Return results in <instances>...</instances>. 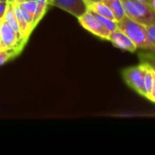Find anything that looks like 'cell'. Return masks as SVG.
Masks as SVG:
<instances>
[{
  "label": "cell",
  "instance_id": "obj_1",
  "mask_svg": "<svg viewBox=\"0 0 155 155\" xmlns=\"http://www.w3.org/2000/svg\"><path fill=\"white\" fill-rule=\"evenodd\" d=\"M125 15L143 25L155 24V13L153 8L139 0H121Z\"/></svg>",
  "mask_w": 155,
  "mask_h": 155
},
{
  "label": "cell",
  "instance_id": "obj_2",
  "mask_svg": "<svg viewBox=\"0 0 155 155\" xmlns=\"http://www.w3.org/2000/svg\"><path fill=\"white\" fill-rule=\"evenodd\" d=\"M117 29L126 34L130 37V39L135 44L137 49H149L145 25L132 20L131 18L125 15L122 20L117 22Z\"/></svg>",
  "mask_w": 155,
  "mask_h": 155
},
{
  "label": "cell",
  "instance_id": "obj_3",
  "mask_svg": "<svg viewBox=\"0 0 155 155\" xmlns=\"http://www.w3.org/2000/svg\"><path fill=\"white\" fill-rule=\"evenodd\" d=\"M122 78L124 83L143 97H146L144 87V64L140 63L138 65L130 66L121 71Z\"/></svg>",
  "mask_w": 155,
  "mask_h": 155
},
{
  "label": "cell",
  "instance_id": "obj_4",
  "mask_svg": "<svg viewBox=\"0 0 155 155\" xmlns=\"http://www.w3.org/2000/svg\"><path fill=\"white\" fill-rule=\"evenodd\" d=\"M77 19L81 26L94 35L101 38L102 40H109L111 32L96 18L92 11L87 10Z\"/></svg>",
  "mask_w": 155,
  "mask_h": 155
},
{
  "label": "cell",
  "instance_id": "obj_5",
  "mask_svg": "<svg viewBox=\"0 0 155 155\" xmlns=\"http://www.w3.org/2000/svg\"><path fill=\"white\" fill-rule=\"evenodd\" d=\"M48 3L73 15L76 18L88 10L85 0H48Z\"/></svg>",
  "mask_w": 155,
  "mask_h": 155
},
{
  "label": "cell",
  "instance_id": "obj_6",
  "mask_svg": "<svg viewBox=\"0 0 155 155\" xmlns=\"http://www.w3.org/2000/svg\"><path fill=\"white\" fill-rule=\"evenodd\" d=\"M0 43L2 48H24V45H22L18 40L15 32L5 21L4 16L0 19Z\"/></svg>",
  "mask_w": 155,
  "mask_h": 155
},
{
  "label": "cell",
  "instance_id": "obj_7",
  "mask_svg": "<svg viewBox=\"0 0 155 155\" xmlns=\"http://www.w3.org/2000/svg\"><path fill=\"white\" fill-rule=\"evenodd\" d=\"M108 41H110L114 47L119 48L121 50L127 51L130 53H134L137 51V46L135 45V44L130 39V37L126 34H124L119 29H116L110 34Z\"/></svg>",
  "mask_w": 155,
  "mask_h": 155
},
{
  "label": "cell",
  "instance_id": "obj_8",
  "mask_svg": "<svg viewBox=\"0 0 155 155\" xmlns=\"http://www.w3.org/2000/svg\"><path fill=\"white\" fill-rule=\"evenodd\" d=\"M13 5V9H14V12H15V17H16V20H17V23H18V25H19V29H20V34H21V37H22V43L24 45H25V43L27 42L31 33L33 32L30 28V26L28 25V24L26 23L24 15H23V13L21 11V7H20V5L17 4V3H12Z\"/></svg>",
  "mask_w": 155,
  "mask_h": 155
},
{
  "label": "cell",
  "instance_id": "obj_9",
  "mask_svg": "<svg viewBox=\"0 0 155 155\" xmlns=\"http://www.w3.org/2000/svg\"><path fill=\"white\" fill-rule=\"evenodd\" d=\"M86 4H87L88 10H90L99 15L104 16L106 18L115 20L114 14L112 13V11L109 9V7L104 2H87Z\"/></svg>",
  "mask_w": 155,
  "mask_h": 155
},
{
  "label": "cell",
  "instance_id": "obj_10",
  "mask_svg": "<svg viewBox=\"0 0 155 155\" xmlns=\"http://www.w3.org/2000/svg\"><path fill=\"white\" fill-rule=\"evenodd\" d=\"M4 17H5V21L11 25V27L15 32V34H16V35L18 37V40L20 42V44L22 45H25L22 43V37H21V34H20V29H19V25H18V23H17V20H16V17H15L14 9H13L12 3H7V6H6L5 13L4 15Z\"/></svg>",
  "mask_w": 155,
  "mask_h": 155
},
{
  "label": "cell",
  "instance_id": "obj_11",
  "mask_svg": "<svg viewBox=\"0 0 155 155\" xmlns=\"http://www.w3.org/2000/svg\"><path fill=\"white\" fill-rule=\"evenodd\" d=\"M102 2H104L109 7L117 22L122 20L125 16L124 5L121 0H103Z\"/></svg>",
  "mask_w": 155,
  "mask_h": 155
},
{
  "label": "cell",
  "instance_id": "obj_12",
  "mask_svg": "<svg viewBox=\"0 0 155 155\" xmlns=\"http://www.w3.org/2000/svg\"><path fill=\"white\" fill-rule=\"evenodd\" d=\"M23 49L20 47L15 48H3L0 50V66L5 64L10 59L15 57Z\"/></svg>",
  "mask_w": 155,
  "mask_h": 155
},
{
  "label": "cell",
  "instance_id": "obj_13",
  "mask_svg": "<svg viewBox=\"0 0 155 155\" xmlns=\"http://www.w3.org/2000/svg\"><path fill=\"white\" fill-rule=\"evenodd\" d=\"M144 87L146 92V97L150 94L152 88H153V68L148 65L147 64H144Z\"/></svg>",
  "mask_w": 155,
  "mask_h": 155
},
{
  "label": "cell",
  "instance_id": "obj_14",
  "mask_svg": "<svg viewBox=\"0 0 155 155\" xmlns=\"http://www.w3.org/2000/svg\"><path fill=\"white\" fill-rule=\"evenodd\" d=\"M138 56L141 63L147 64L153 70H155V52L149 50H142L139 53Z\"/></svg>",
  "mask_w": 155,
  "mask_h": 155
},
{
  "label": "cell",
  "instance_id": "obj_15",
  "mask_svg": "<svg viewBox=\"0 0 155 155\" xmlns=\"http://www.w3.org/2000/svg\"><path fill=\"white\" fill-rule=\"evenodd\" d=\"M36 3H37V12H36V15L35 17L34 25H33L34 29L35 28L37 24L40 22V20L44 17L45 14L46 13L48 5H49L48 0H38Z\"/></svg>",
  "mask_w": 155,
  "mask_h": 155
},
{
  "label": "cell",
  "instance_id": "obj_16",
  "mask_svg": "<svg viewBox=\"0 0 155 155\" xmlns=\"http://www.w3.org/2000/svg\"><path fill=\"white\" fill-rule=\"evenodd\" d=\"M149 51L155 52V24L145 25Z\"/></svg>",
  "mask_w": 155,
  "mask_h": 155
},
{
  "label": "cell",
  "instance_id": "obj_17",
  "mask_svg": "<svg viewBox=\"0 0 155 155\" xmlns=\"http://www.w3.org/2000/svg\"><path fill=\"white\" fill-rule=\"evenodd\" d=\"M19 5L33 16L34 21H35V17L36 12H37V3L36 2H30V1H24Z\"/></svg>",
  "mask_w": 155,
  "mask_h": 155
},
{
  "label": "cell",
  "instance_id": "obj_18",
  "mask_svg": "<svg viewBox=\"0 0 155 155\" xmlns=\"http://www.w3.org/2000/svg\"><path fill=\"white\" fill-rule=\"evenodd\" d=\"M153 88H152V91L150 93V94L148 95L147 99L153 103L155 104V70L153 69Z\"/></svg>",
  "mask_w": 155,
  "mask_h": 155
},
{
  "label": "cell",
  "instance_id": "obj_19",
  "mask_svg": "<svg viewBox=\"0 0 155 155\" xmlns=\"http://www.w3.org/2000/svg\"><path fill=\"white\" fill-rule=\"evenodd\" d=\"M6 6H7V3L0 2V19L4 16L5 10H6Z\"/></svg>",
  "mask_w": 155,
  "mask_h": 155
},
{
  "label": "cell",
  "instance_id": "obj_20",
  "mask_svg": "<svg viewBox=\"0 0 155 155\" xmlns=\"http://www.w3.org/2000/svg\"><path fill=\"white\" fill-rule=\"evenodd\" d=\"M139 1H141V2H143V3H145V4H147V5H149L151 6L152 0H139Z\"/></svg>",
  "mask_w": 155,
  "mask_h": 155
},
{
  "label": "cell",
  "instance_id": "obj_21",
  "mask_svg": "<svg viewBox=\"0 0 155 155\" xmlns=\"http://www.w3.org/2000/svg\"><path fill=\"white\" fill-rule=\"evenodd\" d=\"M25 0H11L10 3H17V4H21L22 2H24Z\"/></svg>",
  "mask_w": 155,
  "mask_h": 155
},
{
  "label": "cell",
  "instance_id": "obj_22",
  "mask_svg": "<svg viewBox=\"0 0 155 155\" xmlns=\"http://www.w3.org/2000/svg\"><path fill=\"white\" fill-rule=\"evenodd\" d=\"M151 7L153 8V12L155 13V0H152V4H151Z\"/></svg>",
  "mask_w": 155,
  "mask_h": 155
},
{
  "label": "cell",
  "instance_id": "obj_23",
  "mask_svg": "<svg viewBox=\"0 0 155 155\" xmlns=\"http://www.w3.org/2000/svg\"><path fill=\"white\" fill-rule=\"evenodd\" d=\"M103 0H85V2H102Z\"/></svg>",
  "mask_w": 155,
  "mask_h": 155
},
{
  "label": "cell",
  "instance_id": "obj_24",
  "mask_svg": "<svg viewBox=\"0 0 155 155\" xmlns=\"http://www.w3.org/2000/svg\"><path fill=\"white\" fill-rule=\"evenodd\" d=\"M0 2H3V3H10L11 0H0Z\"/></svg>",
  "mask_w": 155,
  "mask_h": 155
},
{
  "label": "cell",
  "instance_id": "obj_25",
  "mask_svg": "<svg viewBox=\"0 0 155 155\" xmlns=\"http://www.w3.org/2000/svg\"><path fill=\"white\" fill-rule=\"evenodd\" d=\"M25 1H30V2H37L38 0H25Z\"/></svg>",
  "mask_w": 155,
  "mask_h": 155
},
{
  "label": "cell",
  "instance_id": "obj_26",
  "mask_svg": "<svg viewBox=\"0 0 155 155\" xmlns=\"http://www.w3.org/2000/svg\"><path fill=\"white\" fill-rule=\"evenodd\" d=\"M1 49H3V48H2V45H1V43H0V50H1Z\"/></svg>",
  "mask_w": 155,
  "mask_h": 155
}]
</instances>
